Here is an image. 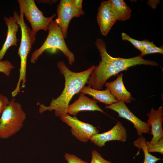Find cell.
<instances>
[{"label": "cell", "instance_id": "ba28073f", "mask_svg": "<svg viewBox=\"0 0 163 163\" xmlns=\"http://www.w3.org/2000/svg\"><path fill=\"white\" fill-rule=\"evenodd\" d=\"M60 118L71 127L72 134L82 142H88L93 135L99 133V131L96 127L80 121L75 116L72 117L67 114Z\"/></svg>", "mask_w": 163, "mask_h": 163}, {"label": "cell", "instance_id": "ac0fdd59", "mask_svg": "<svg viewBox=\"0 0 163 163\" xmlns=\"http://www.w3.org/2000/svg\"><path fill=\"white\" fill-rule=\"evenodd\" d=\"M134 146L139 149V150L136 155H138L139 151L142 149L143 151L144 155L143 163H156L157 161L161 160L160 158H158L152 155L148 151L145 144V138L141 135L133 142Z\"/></svg>", "mask_w": 163, "mask_h": 163}, {"label": "cell", "instance_id": "8992f818", "mask_svg": "<svg viewBox=\"0 0 163 163\" xmlns=\"http://www.w3.org/2000/svg\"><path fill=\"white\" fill-rule=\"evenodd\" d=\"M20 12L23 14L31 25L32 30L35 34L39 30H47L50 22L56 16L54 14L49 17H46L40 10L34 0H18Z\"/></svg>", "mask_w": 163, "mask_h": 163}, {"label": "cell", "instance_id": "ffe728a7", "mask_svg": "<svg viewBox=\"0 0 163 163\" xmlns=\"http://www.w3.org/2000/svg\"><path fill=\"white\" fill-rule=\"evenodd\" d=\"M14 68V66L9 61L0 60V72L4 73L6 76L10 75L11 72Z\"/></svg>", "mask_w": 163, "mask_h": 163}, {"label": "cell", "instance_id": "277c9868", "mask_svg": "<svg viewBox=\"0 0 163 163\" xmlns=\"http://www.w3.org/2000/svg\"><path fill=\"white\" fill-rule=\"evenodd\" d=\"M26 118L21 104L14 98L10 101L0 118V139H6L22 129Z\"/></svg>", "mask_w": 163, "mask_h": 163}, {"label": "cell", "instance_id": "5b68a950", "mask_svg": "<svg viewBox=\"0 0 163 163\" xmlns=\"http://www.w3.org/2000/svg\"><path fill=\"white\" fill-rule=\"evenodd\" d=\"M48 34L42 45L32 53L30 62L35 63L39 57L45 50L51 49L54 51L57 49L61 50L67 58L69 64L72 65L75 62V55L68 48L60 27L56 19L52 21L49 24Z\"/></svg>", "mask_w": 163, "mask_h": 163}, {"label": "cell", "instance_id": "e0dca14e", "mask_svg": "<svg viewBox=\"0 0 163 163\" xmlns=\"http://www.w3.org/2000/svg\"><path fill=\"white\" fill-rule=\"evenodd\" d=\"M107 2L117 20L125 21L131 17V10L123 0H108Z\"/></svg>", "mask_w": 163, "mask_h": 163}, {"label": "cell", "instance_id": "9c48e42d", "mask_svg": "<svg viewBox=\"0 0 163 163\" xmlns=\"http://www.w3.org/2000/svg\"><path fill=\"white\" fill-rule=\"evenodd\" d=\"M105 109H111L117 112L118 116L126 119L130 121L136 129L138 136L142 135L143 133L150 132V125L144 122L136 116L127 107L125 102L123 101L106 105Z\"/></svg>", "mask_w": 163, "mask_h": 163}, {"label": "cell", "instance_id": "52a82bcc", "mask_svg": "<svg viewBox=\"0 0 163 163\" xmlns=\"http://www.w3.org/2000/svg\"><path fill=\"white\" fill-rule=\"evenodd\" d=\"M82 2L81 0H61L57 5L56 20L64 38L67 36L68 27L71 19L85 14L82 9Z\"/></svg>", "mask_w": 163, "mask_h": 163}, {"label": "cell", "instance_id": "4316f807", "mask_svg": "<svg viewBox=\"0 0 163 163\" xmlns=\"http://www.w3.org/2000/svg\"><path fill=\"white\" fill-rule=\"evenodd\" d=\"M37 2H38V3L40 2L43 3H47L49 4H51L52 3H55L57 1V0H36Z\"/></svg>", "mask_w": 163, "mask_h": 163}, {"label": "cell", "instance_id": "cb8c5ba5", "mask_svg": "<svg viewBox=\"0 0 163 163\" xmlns=\"http://www.w3.org/2000/svg\"><path fill=\"white\" fill-rule=\"evenodd\" d=\"M157 53H160L162 54H163V48L162 46L160 47H157L156 46L147 50H144L141 53L140 55L143 57V56L146 55Z\"/></svg>", "mask_w": 163, "mask_h": 163}, {"label": "cell", "instance_id": "9a60e30c", "mask_svg": "<svg viewBox=\"0 0 163 163\" xmlns=\"http://www.w3.org/2000/svg\"><path fill=\"white\" fill-rule=\"evenodd\" d=\"M4 20L8 27L7 37L5 41L0 50V60H2L8 49L12 46H17L18 39L16 34L19 26L13 16L8 18L4 17Z\"/></svg>", "mask_w": 163, "mask_h": 163}, {"label": "cell", "instance_id": "484cf974", "mask_svg": "<svg viewBox=\"0 0 163 163\" xmlns=\"http://www.w3.org/2000/svg\"><path fill=\"white\" fill-rule=\"evenodd\" d=\"M144 50H145L150 48L156 46L152 42H151L146 40L141 41Z\"/></svg>", "mask_w": 163, "mask_h": 163}, {"label": "cell", "instance_id": "d4e9b609", "mask_svg": "<svg viewBox=\"0 0 163 163\" xmlns=\"http://www.w3.org/2000/svg\"><path fill=\"white\" fill-rule=\"evenodd\" d=\"M10 101L5 95L0 94V118L1 115Z\"/></svg>", "mask_w": 163, "mask_h": 163}, {"label": "cell", "instance_id": "8fae6325", "mask_svg": "<svg viewBox=\"0 0 163 163\" xmlns=\"http://www.w3.org/2000/svg\"><path fill=\"white\" fill-rule=\"evenodd\" d=\"M97 21L101 34L107 36L117 21L107 1L101 3L98 9Z\"/></svg>", "mask_w": 163, "mask_h": 163}, {"label": "cell", "instance_id": "6da1fadb", "mask_svg": "<svg viewBox=\"0 0 163 163\" xmlns=\"http://www.w3.org/2000/svg\"><path fill=\"white\" fill-rule=\"evenodd\" d=\"M99 51L101 61L95 66L90 75L87 83L92 88L101 90L107 81L111 76L128 68L137 65L157 66L153 61L144 59L140 55L129 58L114 57L107 52L105 42L101 38H97L95 43Z\"/></svg>", "mask_w": 163, "mask_h": 163}, {"label": "cell", "instance_id": "4fadbf2b", "mask_svg": "<svg viewBox=\"0 0 163 163\" xmlns=\"http://www.w3.org/2000/svg\"><path fill=\"white\" fill-rule=\"evenodd\" d=\"M163 107L160 106L157 110L152 107L148 116L149 119L147 123L151 127L150 133L153 136L150 141L153 143L158 142L163 137V130L162 123Z\"/></svg>", "mask_w": 163, "mask_h": 163}, {"label": "cell", "instance_id": "d6986e66", "mask_svg": "<svg viewBox=\"0 0 163 163\" xmlns=\"http://www.w3.org/2000/svg\"><path fill=\"white\" fill-rule=\"evenodd\" d=\"M145 144L148 151L151 152H158L163 154V139H161L158 142L153 143L145 141Z\"/></svg>", "mask_w": 163, "mask_h": 163}, {"label": "cell", "instance_id": "7402d4cb", "mask_svg": "<svg viewBox=\"0 0 163 163\" xmlns=\"http://www.w3.org/2000/svg\"><path fill=\"white\" fill-rule=\"evenodd\" d=\"M91 157L90 163H113L103 158L101 154L95 149L91 152Z\"/></svg>", "mask_w": 163, "mask_h": 163}, {"label": "cell", "instance_id": "3957f363", "mask_svg": "<svg viewBox=\"0 0 163 163\" xmlns=\"http://www.w3.org/2000/svg\"><path fill=\"white\" fill-rule=\"evenodd\" d=\"M13 16L21 31V43L18 51V55L20 59L19 77L16 87L11 93L12 96L14 97L20 92L21 88L25 87L27 57L36 39V34L25 23L24 14L21 13L19 14L16 11H14Z\"/></svg>", "mask_w": 163, "mask_h": 163}, {"label": "cell", "instance_id": "603a6c76", "mask_svg": "<svg viewBox=\"0 0 163 163\" xmlns=\"http://www.w3.org/2000/svg\"><path fill=\"white\" fill-rule=\"evenodd\" d=\"M64 158L68 163H88L73 154L66 153L64 155Z\"/></svg>", "mask_w": 163, "mask_h": 163}, {"label": "cell", "instance_id": "30bf717a", "mask_svg": "<svg viewBox=\"0 0 163 163\" xmlns=\"http://www.w3.org/2000/svg\"><path fill=\"white\" fill-rule=\"evenodd\" d=\"M127 138L126 130L122 123L120 122L109 130L101 133L93 135L90 139L91 142L99 147L105 145L106 142L112 140L122 142L126 141Z\"/></svg>", "mask_w": 163, "mask_h": 163}, {"label": "cell", "instance_id": "44dd1931", "mask_svg": "<svg viewBox=\"0 0 163 163\" xmlns=\"http://www.w3.org/2000/svg\"><path fill=\"white\" fill-rule=\"evenodd\" d=\"M122 38L123 40H126L131 43L136 49L142 52L144 50L141 41L133 39L124 33L122 34Z\"/></svg>", "mask_w": 163, "mask_h": 163}, {"label": "cell", "instance_id": "5bb4252c", "mask_svg": "<svg viewBox=\"0 0 163 163\" xmlns=\"http://www.w3.org/2000/svg\"><path fill=\"white\" fill-rule=\"evenodd\" d=\"M123 74L118 75L114 81L106 82L105 86L110 91L113 97L118 101H123L130 103L133 100L130 92L126 89L123 79Z\"/></svg>", "mask_w": 163, "mask_h": 163}, {"label": "cell", "instance_id": "2e32d148", "mask_svg": "<svg viewBox=\"0 0 163 163\" xmlns=\"http://www.w3.org/2000/svg\"><path fill=\"white\" fill-rule=\"evenodd\" d=\"M79 92L91 96L93 99L108 105L118 101L115 98L107 88L104 90H98L94 89L88 85L83 87Z\"/></svg>", "mask_w": 163, "mask_h": 163}, {"label": "cell", "instance_id": "7c38bea8", "mask_svg": "<svg viewBox=\"0 0 163 163\" xmlns=\"http://www.w3.org/2000/svg\"><path fill=\"white\" fill-rule=\"evenodd\" d=\"M97 101L91 99L81 93L78 99L72 104L69 105L67 113L75 116L81 111H97L106 114L97 105Z\"/></svg>", "mask_w": 163, "mask_h": 163}, {"label": "cell", "instance_id": "7a4b0ae2", "mask_svg": "<svg viewBox=\"0 0 163 163\" xmlns=\"http://www.w3.org/2000/svg\"><path fill=\"white\" fill-rule=\"evenodd\" d=\"M57 66L65 78V86L61 94L56 98H53L48 106L38 103L40 113L54 110L55 115L60 117L67 114L69 103L74 95L87 83L89 77L95 67L93 65L85 70L75 72L70 70L64 62L60 61Z\"/></svg>", "mask_w": 163, "mask_h": 163}]
</instances>
